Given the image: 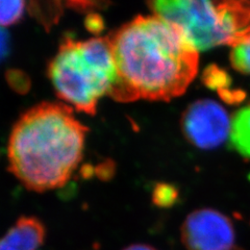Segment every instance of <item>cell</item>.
I'll use <instances>...</instances> for the list:
<instances>
[{
	"mask_svg": "<svg viewBox=\"0 0 250 250\" xmlns=\"http://www.w3.org/2000/svg\"><path fill=\"white\" fill-rule=\"evenodd\" d=\"M46 238V228L36 217L23 216L0 238V250H39Z\"/></svg>",
	"mask_w": 250,
	"mask_h": 250,
	"instance_id": "52a82bcc",
	"label": "cell"
},
{
	"mask_svg": "<svg viewBox=\"0 0 250 250\" xmlns=\"http://www.w3.org/2000/svg\"><path fill=\"white\" fill-rule=\"evenodd\" d=\"M87 134L69 105L39 104L23 114L11 131L10 170L31 191L65 186L83 159Z\"/></svg>",
	"mask_w": 250,
	"mask_h": 250,
	"instance_id": "7a4b0ae2",
	"label": "cell"
},
{
	"mask_svg": "<svg viewBox=\"0 0 250 250\" xmlns=\"http://www.w3.org/2000/svg\"><path fill=\"white\" fill-rule=\"evenodd\" d=\"M24 12V1H0V27L11 26L18 23L22 19Z\"/></svg>",
	"mask_w": 250,
	"mask_h": 250,
	"instance_id": "9c48e42d",
	"label": "cell"
},
{
	"mask_svg": "<svg viewBox=\"0 0 250 250\" xmlns=\"http://www.w3.org/2000/svg\"><path fill=\"white\" fill-rule=\"evenodd\" d=\"M123 250H158L156 248L147 244H132L124 248Z\"/></svg>",
	"mask_w": 250,
	"mask_h": 250,
	"instance_id": "9a60e30c",
	"label": "cell"
},
{
	"mask_svg": "<svg viewBox=\"0 0 250 250\" xmlns=\"http://www.w3.org/2000/svg\"><path fill=\"white\" fill-rule=\"evenodd\" d=\"M48 75L59 98L78 112L95 115L99 100L116 81L108 38H66L50 61Z\"/></svg>",
	"mask_w": 250,
	"mask_h": 250,
	"instance_id": "3957f363",
	"label": "cell"
},
{
	"mask_svg": "<svg viewBox=\"0 0 250 250\" xmlns=\"http://www.w3.org/2000/svg\"><path fill=\"white\" fill-rule=\"evenodd\" d=\"M232 250H244V249H242V248H239V247H236V248H233Z\"/></svg>",
	"mask_w": 250,
	"mask_h": 250,
	"instance_id": "2e32d148",
	"label": "cell"
},
{
	"mask_svg": "<svg viewBox=\"0 0 250 250\" xmlns=\"http://www.w3.org/2000/svg\"><path fill=\"white\" fill-rule=\"evenodd\" d=\"M203 75H205L203 77H205V82L208 87L220 89L221 87H225V83H229L228 75L220 72L218 69H215L214 71H212V70L208 68Z\"/></svg>",
	"mask_w": 250,
	"mask_h": 250,
	"instance_id": "7c38bea8",
	"label": "cell"
},
{
	"mask_svg": "<svg viewBox=\"0 0 250 250\" xmlns=\"http://www.w3.org/2000/svg\"><path fill=\"white\" fill-rule=\"evenodd\" d=\"M87 25L92 31H99L101 28H103V24H101V21L98 16L90 18V22H87Z\"/></svg>",
	"mask_w": 250,
	"mask_h": 250,
	"instance_id": "5bb4252c",
	"label": "cell"
},
{
	"mask_svg": "<svg viewBox=\"0 0 250 250\" xmlns=\"http://www.w3.org/2000/svg\"><path fill=\"white\" fill-rule=\"evenodd\" d=\"M229 142L234 150L250 160V104L232 117Z\"/></svg>",
	"mask_w": 250,
	"mask_h": 250,
	"instance_id": "ba28073f",
	"label": "cell"
},
{
	"mask_svg": "<svg viewBox=\"0 0 250 250\" xmlns=\"http://www.w3.org/2000/svg\"><path fill=\"white\" fill-rule=\"evenodd\" d=\"M7 52H9V37L3 29L0 28V61L6 57Z\"/></svg>",
	"mask_w": 250,
	"mask_h": 250,
	"instance_id": "4fadbf2b",
	"label": "cell"
},
{
	"mask_svg": "<svg viewBox=\"0 0 250 250\" xmlns=\"http://www.w3.org/2000/svg\"><path fill=\"white\" fill-rule=\"evenodd\" d=\"M149 6L154 15L181 30L198 51L233 47L250 38V1L159 0Z\"/></svg>",
	"mask_w": 250,
	"mask_h": 250,
	"instance_id": "277c9868",
	"label": "cell"
},
{
	"mask_svg": "<svg viewBox=\"0 0 250 250\" xmlns=\"http://www.w3.org/2000/svg\"><path fill=\"white\" fill-rule=\"evenodd\" d=\"M185 137L200 149H214L229 138L231 120L226 109L210 99L188 106L182 119Z\"/></svg>",
	"mask_w": 250,
	"mask_h": 250,
	"instance_id": "5b68a950",
	"label": "cell"
},
{
	"mask_svg": "<svg viewBox=\"0 0 250 250\" xmlns=\"http://www.w3.org/2000/svg\"><path fill=\"white\" fill-rule=\"evenodd\" d=\"M230 61L239 72L250 74V38L232 47Z\"/></svg>",
	"mask_w": 250,
	"mask_h": 250,
	"instance_id": "30bf717a",
	"label": "cell"
},
{
	"mask_svg": "<svg viewBox=\"0 0 250 250\" xmlns=\"http://www.w3.org/2000/svg\"><path fill=\"white\" fill-rule=\"evenodd\" d=\"M177 192L173 187L168 185H160L156 187L153 193V201L158 207L169 208L175 202Z\"/></svg>",
	"mask_w": 250,
	"mask_h": 250,
	"instance_id": "8fae6325",
	"label": "cell"
},
{
	"mask_svg": "<svg viewBox=\"0 0 250 250\" xmlns=\"http://www.w3.org/2000/svg\"><path fill=\"white\" fill-rule=\"evenodd\" d=\"M107 38L116 67L108 95L117 101H169L197 74L198 50L159 16H137Z\"/></svg>",
	"mask_w": 250,
	"mask_h": 250,
	"instance_id": "6da1fadb",
	"label": "cell"
},
{
	"mask_svg": "<svg viewBox=\"0 0 250 250\" xmlns=\"http://www.w3.org/2000/svg\"><path fill=\"white\" fill-rule=\"evenodd\" d=\"M181 236L187 250H232L237 247L229 218L213 208L196 209L188 215Z\"/></svg>",
	"mask_w": 250,
	"mask_h": 250,
	"instance_id": "8992f818",
	"label": "cell"
}]
</instances>
